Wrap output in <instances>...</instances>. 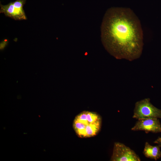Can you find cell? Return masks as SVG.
<instances>
[{"label": "cell", "mask_w": 161, "mask_h": 161, "mask_svg": "<svg viewBox=\"0 0 161 161\" xmlns=\"http://www.w3.org/2000/svg\"><path fill=\"white\" fill-rule=\"evenodd\" d=\"M132 117L138 120L161 118V109L154 106L151 103L149 98H145L135 103Z\"/></svg>", "instance_id": "7a4b0ae2"}, {"label": "cell", "mask_w": 161, "mask_h": 161, "mask_svg": "<svg viewBox=\"0 0 161 161\" xmlns=\"http://www.w3.org/2000/svg\"><path fill=\"white\" fill-rule=\"evenodd\" d=\"M154 143L157 144L161 147V137H159L154 142Z\"/></svg>", "instance_id": "8fae6325"}, {"label": "cell", "mask_w": 161, "mask_h": 161, "mask_svg": "<svg viewBox=\"0 0 161 161\" xmlns=\"http://www.w3.org/2000/svg\"><path fill=\"white\" fill-rule=\"evenodd\" d=\"M160 147L158 145H152L148 142H146L145 143L143 153L147 158L156 160L161 157Z\"/></svg>", "instance_id": "8992f818"}, {"label": "cell", "mask_w": 161, "mask_h": 161, "mask_svg": "<svg viewBox=\"0 0 161 161\" xmlns=\"http://www.w3.org/2000/svg\"><path fill=\"white\" fill-rule=\"evenodd\" d=\"M87 119L88 122L92 123L101 120L100 115L95 112L87 111Z\"/></svg>", "instance_id": "9c48e42d"}, {"label": "cell", "mask_w": 161, "mask_h": 161, "mask_svg": "<svg viewBox=\"0 0 161 161\" xmlns=\"http://www.w3.org/2000/svg\"><path fill=\"white\" fill-rule=\"evenodd\" d=\"M25 2L26 0H16L6 5L0 4V13L16 20H26L27 17L23 8Z\"/></svg>", "instance_id": "277c9868"}, {"label": "cell", "mask_w": 161, "mask_h": 161, "mask_svg": "<svg viewBox=\"0 0 161 161\" xmlns=\"http://www.w3.org/2000/svg\"><path fill=\"white\" fill-rule=\"evenodd\" d=\"M101 33L104 47L116 58L132 61L140 56L143 31L139 20L130 8L108 9L103 18Z\"/></svg>", "instance_id": "6da1fadb"}, {"label": "cell", "mask_w": 161, "mask_h": 161, "mask_svg": "<svg viewBox=\"0 0 161 161\" xmlns=\"http://www.w3.org/2000/svg\"><path fill=\"white\" fill-rule=\"evenodd\" d=\"M87 123L84 124L74 119L73 127L78 136L81 138H86L85 129Z\"/></svg>", "instance_id": "ba28073f"}, {"label": "cell", "mask_w": 161, "mask_h": 161, "mask_svg": "<svg viewBox=\"0 0 161 161\" xmlns=\"http://www.w3.org/2000/svg\"><path fill=\"white\" fill-rule=\"evenodd\" d=\"M133 131H142L146 133L161 132V124L158 118H148L138 120L131 128Z\"/></svg>", "instance_id": "5b68a950"}, {"label": "cell", "mask_w": 161, "mask_h": 161, "mask_svg": "<svg viewBox=\"0 0 161 161\" xmlns=\"http://www.w3.org/2000/svg\"><path fill=\"white\" fill-rule=\"evenodd\" d=\"M87 111H83L78 114L75 117V119L84 124L89 123L87 119Z\"/></svg>", "instance_id": "30bf717a"}, {"label": "cell", "mask_w": 161, "mask_h": 161, "mask_svg": "<svg viewBox=\"0 0 161 161\" xmlns=\"http://www.w3.org/2000/svg\"><path fill=\"white\" fill-rule=\"evenodd\" d=\"M110 160L140 161L139 156L129 147L118 142L114 143Z\"/></svg>", "instance_id": "3957f363"}, {"label": "cell", "mask_w": 161, "mask_h": 161, "mask_svg": "<svg viewBox=\"0 0 161 161\" xmlns=\"http://www.w3.org/2000/svg\"><path fill=\"white\" fill-rule=\"evenodd\" d=\"M101 120L92 123H88L86 127V138L95 136L101 128Z\"/></svg>", "instance_id": "52a82bcc"}]
</instances>
